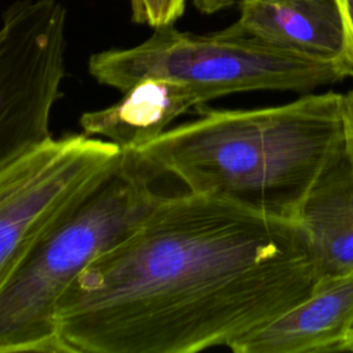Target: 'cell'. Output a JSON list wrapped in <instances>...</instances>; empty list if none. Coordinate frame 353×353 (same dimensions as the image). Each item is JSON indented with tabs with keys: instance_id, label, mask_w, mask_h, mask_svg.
<instances>
[{
	"instance_id": "obj_1",
	"label": "cell",
	"mask_w": 353,
	"mask_h": 353,
	"mask_svg": "<svg viewBox=\"0 0 353 353\" xmlns=\"http://www.w3.org/2000/svg\"><path fill=\"white\" fill-rule=\"evenodd\" d=\"M321 279L298 221L185 190L76 277L58 327L69 353L233 352Z\"/></svg>"
},
{
	"instance_id": "obj_2",
	"label": "cell",
	"mask_w": 353,
	"mask_h": 353,
	"mask_svg": "<svg viewBox=\"0 0 353 353\" xmlns=\"http://www.w3.org/2000/svg\"><path fill=\"white\" fill-rule=\"evenodd\" d=\"M135 149L186 190L295 219L307 193L346 146L343 94L324 91L281 105L203 109Z\"/></svg>"
},
{
	"instance_id": "obj_3",
	"label": "cell",
	"mask_w": 353,
	"mask_h": 353,
	"mask_svg": "<svg viewBox=\"0 0 353 353\" xmlns=\"http://www.w3.org/2000/svg\"><path fill=\"white\" fill-rule=\"evenodd\" d=\"M159 178L138 150L120 149L51 219L0 290V353H69L57 319L62 294L150 211L163 196Z\"/></svg>"
},
{
	"instance_id": "obj_4",
	"label": "cell",
	"mask_w": 353,
	"mask_h": 353,
	"mask_svg": "<svg viewBox=\"0 0 353 353\" xmlns=\"http://www.w3.org/2000/svg\"><path fill=\"white\" fill-rule=\"evenodd\" d=\"M88 72L120 92L142 79L170 80L186 87L200 108L230 94L310 92L353 77L346 65L277 47L230 26L194 34L174 25L153 29L134 47L92 54Z\"/></svg>"
},
{
	"instance_id": "obj_5",
	"label": "cell",
	"mask_w": 353,
	"mask_h": 353,
	"mask_svg": "<svg viewBox=\"0 0 353 353\" xmlns=\"http://www.w3.org/2000/svg\"><path fill=\"white\" fill-rule=\"evenodd\" d=\"M66 10L57 0H19L0 26V167L52 138L62 97Z\"/></svg>"
},
{
	"instance_id": "obj_6",
	"label": "cell",
	"mask_w": 353,
	"mask_h": 353,
	"mask_svg": "<svg viewBox=\"0 0 353 353\" xmlns=\"http://www.w3.org/2000/svg\"><path fill=\"white\" fill-rule=\"evenodd\" d=\"M119 153L109 141L74 134L51 138L0 167V290L51 219Z\"/></svg>"
},
{
	"instance_id": "obj_7",
	"label": "cell",
	"mask_w": 353,
	"mask_h": 353,
	"mask_svg": "<svg viewBox=\"0 0 353 353\" xmlns=\"http://www.w3.org/2000/svg\"><path fill=\"white\" fill-rule=\"evenodd\" d=\"M353 269L323 277L309 296L244 338L233 353L352 352Z\"/></svg>"
},
{
	"instance_id": "obj_8",
	"label": "cell",
	"mask_w": 353,
	"mask_h": 353,
	"mask_svg": "<svg viewBox=\"0 0 353 353\" xmlns=\"http://www.w3.org/2000/svg\"><path fill=\"white\" fill-rule=\"evenodd\" d=\"M234 30L353 69V46L341 0H240Z\"/></svg>"
},
{
	"instance_id": "obj_9",
	"label": "cell",
	"mask_w": 353,
	"mask_h": 353,
	"mask_svg": "<svg viewBox=\"0 0 353 353\" xmlns=\"http://www.w3.org/2000/svg\"><path fill=\"white\" fill-rule=\"evenodd\" d=\"M193 108L200 105L186 87L150 77L130 85L116 103L83 113L79 123L85 135L109 141L120 149H139Z\"/></svg>"
},
{
	"instance_id": "obj_10",
	"label": "cell",
	"mask_w": 353,
	"mask_h": 353,
	"mask_svg": "<svg viewBox=\"0 0 353 353\" xmlns=\"http://www.w3.org/2000/svg\"><path fill=\"white\" fill-rule=\"evenodd\" d=\"M296 221L323 277L353 269V160L346 146L316 181Z\"/></svg>"
},
{
	"instance_id": "obj_11",
	"label": "cell",
	"mask_w": 353,
	"mask_h": 353,
	"mask_svg": "<svg viewBox=\"0 0 353 353\" xmlns=\"http://www.w3.org/2000/svg\"><path fill=\"white\" fill-rule=\"evenodd\" d=\"M131 18L153 29L174 25L183 12L186 0H128Z\"/></svg>"
},
{
	"instance_id": "obj_12",
	"label": "cell",
	"mask_w": 353,
	"mask_h": 353,
	"mask_svg": "<svg viewBox=\"0 0 353 353\" xmlns=\"http://www.w3.org/2000/svg\"><path fill=\"white\" fill-rule=\"evenodd\" d=\"M343 117H345V137L346 150L353 160V88L343 94Z\"/></svg>"
},
{
	"instance_id": "obj_13",
	"label": "cell",
	"mask_w": 353,
	"mask_h": 353,
	"mask_svg": "<svg viewBox=\"0 0 353 353\" xmlns=\"http://www.w3.org/2000/svg\"><path fill=\"white\" fill-rule=\"evenodd\" d=\"M233 0H194V6L203 14H214L229 7Z\"/></svg>"
},
{
	"instance_id": "obj_14",
	"label": "cell",
	"mask_w": 353,
	"mask_h": 353,
	"mask_svg": "<svg viewBox=\"0 0 353 353\" xmlns=\"http://www.w3.org/2000/svg\"><path fill=\"white\" fill-rule=\"evenodd\" d=\"M341 4H342V10L347 23L352 46H353V0H341Z\"/></svg>"
},
{
	"instance_id": "obj_15",
	"label": "cell",
	"mask_w": 353,
	"mask_h": 353,
	"mask_svg": "<svg viewBox=\"0 0 353 353\" xmlns=\"http://www.w3.org/2000/svg\"><path fill=\"white\" fill-rule=\"evenodd\" d=\"M352 352H353V346H352Z\"/></svg>"
}]
</instances>
